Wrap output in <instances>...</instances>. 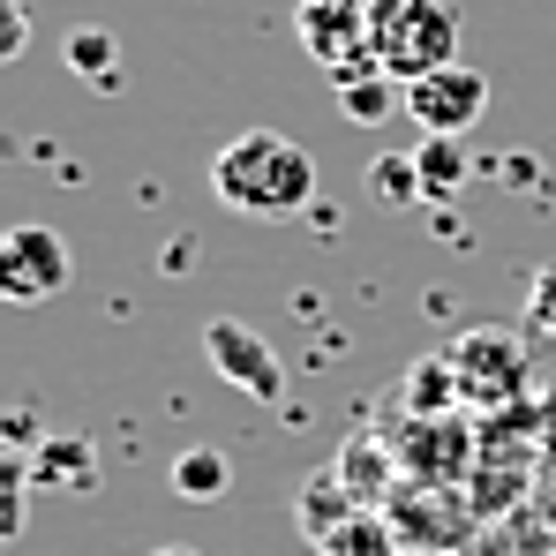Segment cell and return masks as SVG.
Returning <instances> with one entry per match:
<instances>
[{"label":"cell","mask_w":556,"mask_h":556,"mask_svg":"<svg viewBox=\"0 0 556 556\" xmlns=\"http://www.w3.org/2000/svg\"><path fill=\"white\" fill-rule=\"evenodd\" d=\"M211 195L241 218H293L316 195V159L278 128H241L211 151Z\"/></svg>","instance_id":"6da1fadb"},{"label":"cell","mask_w":556,"mask_h":556,"mask_svg":"<svg viewBox=\"0 0 556 556\" xmlns=\"http://www.w3.org/2000/svg\"><path fill=\"white\" fill-rule=\"evenodd\" d=\"M369 53L376 68L406 91L459 61V15L444 0H369Z\"/></svg>","instance_id":"7a4b0ae2"},{"label":"cell","mask_w":556,"mask_h":556,"mask_svg":"<svg viewBox=\"0 0 556 556\" xmlns=\"http://www.w3.org/2000/svg\"><path fill=\"white\" fill-rule=\"evenodd\" d=\"M391 459H399L406 481H421V489H466L473 466H481V437H473L466 414H399Z\"/></svg>","instance_id":"3957f363"},{"label":"cell","mask_w":556,"mask_h":556,"mask_svg":"<svg viewBox=\"0 0 556 556\" xmlns=\"http://www.w3.org/2000/svg\"><path fill=\"white\" fill-rule=\"evenodd\" d=\"M452 369L473 414H504V406H527V339L504 331V324H473L452 339Z\"/></svg>","instance_id":"277c9868"},{"label":"cell","mask_w":556,"mask_h":556,"mask_svg":"<svg viewBox=\"0 0 556 556\" xmlns=\"http://www.w3.org/2000/svg\"><path fill=\"white\" fill-rule=\"evenodd\" d=\"M293 38H301V53L346 91V84H362V76H383L369 53V0H301L293 8Z\"/></svg>","instance_id":"5b68a950"},{"label":"cell","mask_w":556,"mask_h":556,"mask_svg":"<svg viewBox=\"0 0 556 556\" xmlns=\"http://www.w3.org/2000/svg\"><path fill=\"white\" fill-rule=\"evenodd\" d=\"M68 278H76V256H68V241L53 233V226H0V301L8 308H38V301H53V293H68Z\"/></svg>","instance_id":"8992f818"},{"label":"cell","mask_w":556,"mask_h":556,"mask_svg":"<svg viewBox=\"0 0 556 556\" xmlns=\"http://www.w3.org/2000/svg\"><path fill=\"white\" fill-rule=\"evenodd\" d=\"M203 362L211 376H226L241 399H256V406H271L278 391H286V369H278L271 339H256L249 324H233V316H211L203 324Z\"/></svg>","instance_id":"52a82bcc"},{"label":"cell","mask_w":556,"mask_h":556,"mask_svg":"<svg viewBox=\"0 0 556 556\" xmlns=\"http://www.w3.org/2000/svg\"><path fill=\"white\" fill-rule=\"evenodd\" d=\"M459 489H421V481H399L391 489V527L414 556H452L473 534V504H452Z\"/></svg>","instance_id":"ba28073f"},{"label":"cell","mask_w":556,"mask_h":556,"mask_svg":"<svg viewBox=\"0 0 556 556\" xmlns=\"http://www.w3.org/2000/svg\"><path fill=\"white\" fill-rule=\"evenodd\" d=\"M481 113H489V76L466 68V61L421 76V84H406V121H414L421 136H466Z\"/></svg>","instance_id":"9c48e42d"},{"label":"cell","mask_w":556,"mask_h":556,"mask_svg":"<svg viewBox=\"0 0 556 556\" xmlns=\"http://www.w3.org/2000/svg\"><path fill=\"white\" fill-rule=\"evenodd\" d=\"M30 481L53 489V496H91V489H98V444L84 437V429L46 437V444L30 452Z\"/></svg>","instance_id":"30bf717a"},{"label":"cell","mask_w":556,"mask_h":556,"mask_svg":"<svg viewBox=\"0 0 556 556\" xmlns=\"http://www.w3.org/2000/svg\"><path fill=\"white\" fill-rule=\"evenodd\" d=\"M354 511H369L346 481H339V466H316L308 481H301V504H293V519H301V534H308V549H324Z\"/></svg>","instance_id":"8fae6325"},{"label":"cell","mask_w":556,"mask_h":556,"mask_svg":"<svg viewBox=\"0 0 556 556\" xmlns=\"http://www.w3.org/2000/svg\"><path fill=\"white\" fill-rule=\"evenodd\" d=\"M331 466H339V481H346L362 504H383V496L406 481V473H399V459H391V437H383V429H362V437H346V452H339Z\"/></svg>","instance_id":"7c38bea8"},{"label":"cell","mask_w":556,"mask_h":556,"mask_svg":"<svg viewBox=\"0 0 556 556\" xmlns=\"http://www.w3.org/2000/svg\"><path fill=\"white\" fill-rule=\"evenodd\" d=\"M466 391H459V369H452V354H421L406 383H399V414H459Z\"/></svg>","instance_id":"4fadbf2b"},{"label":"cell","mask_w":556,"mask_h":556,"mask_svg":"<svg viewBox=\"0 0 556 556\" xmlns=\"http://www.w3.org/2000/svg\"><path fill=\"white\" fill-rule=\"evenodd\" d=\"M61 61H68V76H84V84H98V91H113L121 76V38L113 30H98V23H84V30H68V46H61Z\"/></svg>","instance_id":"5bb4252c"},{"label":"cell","mask_w":556,"mask_h":556,"mask_svg":"<svg viewBox=\"0 0 556 556\" xmlns=\"http://www.w3.org/2000/svg\"><path fill=\"white\" fill-rule=\"evenodd\" d=\"M414 166H421V195H429V203H452V195L466 188L459 136H421V143H414Z\"/></svg>","instance_id":"9a60e30c"},{"label":"cell","mask_w":556,"mask_h":556,"mask_svg":"<svg viewBox=\"0 0 556 556\" xmlns=\"http://www.w3.org/2000/svg\"><path fill=\"white\" fill-rule=\"evenodd\" d=\"M226 489H233V466H226V452L188 444L181 459H174V496H181V504H211V496H226Z\"/></svg>","instance_id":"2e32d148"},{"label":"cell","mask_w":556,"mask_h":556,"mask_svg":"<svg viewBox=\"0 0 556 556\" xmlns=\"http://www.w3.org/2000/svg\"><path fill=\"white\" fill-rule=\"evenodd\" d=\"M399 549H406V542H399L391 511H376V504H369V511H354V519H346L316 556H399Z\"/></svg>","instance_id":"e0dca14e"},{"label":"cell","mask_w":556,"mask_h":556,"mask_svg":"<svg viewBox=\"0 0 556 556\" xmlns=\"http://www.w3.org/2000/svg\"><path fill=\"white\" fill-rule=\"evenodd\" d=\"M369 195L383 203V211L429 203V195H421V166H414V151H391V159H376V166H369Z\"/></svg>","instance_id":"ac0fdd59"},{"label":"cell","mask_w":556,"mask_h":556,"mask_svg":"<svg viewBox=\"0 0 556 556\" xmlns=\"http://www.w3.org/2000/svg\"><path fill=\"white\" fill-rule=\"evenodd\" d=\"M391 105H406V91H391V76H362V84L339 91V113H346L354 128H383Z\"/></svg>","instance_id":"d6986e66"},{"label":"cell","mask_w":556,"mask_h":556,"mask_svg":"<svg viewBox=\"0 0 556 556\" xmlns=\"http://www.w3.org/2000/svg\"><path fill=\"white\" fill-rule=\"evenodd\" d=\"M23 496H30V452L0 444V542L23 534Z\"/></svg>","instance_id":"ffe728a7"},{"label":"cell","mask_w":556,"mask_h":556,"mask_svg":"<svg viewBox=\"0 0 556 556\" xmlns=\"http://www.w3.org/2000/svg\"><path fill=\"white\" fill-rule=\"evenodd\" d=\"M527 331L556 339V264H542V271L527 278Z\"/></svg>","instance_id":"44dd1931"},{"label":"cell","mask_w":556,"mask_h":556,"mask_svg":"<svg viewBox=\"0 0 556 556\" xmlns=\"http://www.w3.org/2000/svg\"><path fill=\"white\" fill-rule=\"evenodd\" d=\"M23 46H30V8L0 0V61H23Z\"/></svg>","instance_id":"7402d4cb"},{"label":"cell","mask_w":556,"mask_h":556,"mask_svg":"<svg viewBox=\"0 0 556 556\" xmlns=\"http://www.w3.org/2000/svg\"><path fill=\"white\" fill-rule=\"evenodd\" d=\"M0 444H8V452H23V444L38 452V444H46V437H38V414H30V406H8V414H0Z\"/></svg>","instance_id":"603a6c76"},{"label":"cell","mask_w":556,"mask_h":556,"mask_svg":"<svg viewBox=\"0 0 556 556\" xmlns=\"http://www.w3.org/2000/svg\"><path fill=\"white\" fill-rule=\"evenodd\" d=\"M151 556H195V549H181V542H174V549H151Z\"/></svg>","instance_id":"cb8c5ba5"},{"label":"cell","mask_w":556,"mask_h":556,"mask_svg":"<svg viewBox=\"0 0 556 556\" xmlns=\"http://www.w3.org/2000/svg\"><path fill=\"white\" fill-rule=\"evenodd\" d=\"M0 556H8V542H0Z\"/></svg>","instance_id":"d4e9b609"}]
</instances>
